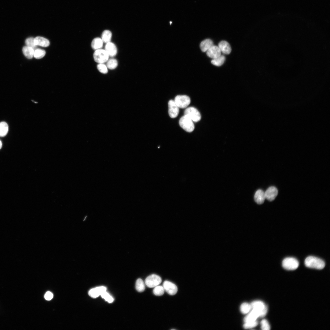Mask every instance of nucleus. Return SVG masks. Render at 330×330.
<instances>
[{
    "label": "nucleus",
    "mask_w": 330,
    "mask_h": 330,
    "mask_svg": "<svg viewBox=\"0 0 330 330\" xmlns=\"http://www.w3.org/2000/svg\"><path fill=\"white\" fill-rule=\"evenodd\" d=\"M305 266L310 268L318 270L323 269L325 265L324 261L321 259L314 256H309L305 259Z\"/></svg>",
    "instance_id": "1"
},
{
    "label": "nucleus",
    "mask_w": 330,
    "mask_h": 330,
    "mask_svg": "<svg viewBox=\"0 0 330 330\" xmlns=\"http://www.w3.org/2000/svg\"><path fill=\"white\" fill-rule=\"evenodd\" d=\"M179 123L180 127L187 132H192L194 129L193 121L186 115H185L181 117Z\"/></svg>",
    "instance_id": "2"
},
{
    "label": "nucleus",
    "mask_w": 330,
    "mask_h": 330,
    "mask_svg": "<svg viewBox=\"0 0 330 330\" xmlns=\"http://www.w3.org/2000/svg\"><path fill=\"white\" fill-rule=\"evenodd\" d=\"M282 266L285 269L294 270L297 269L299 266V262L297 259L293 257H287L282 261Z\"/></svg>",
    "instance_id": "3"
},
{
    "label": "nucleus",
    "mask_w": 330,
    "mask_h": 330,
    "mask_svg": "<svg viewBox=\"0 0 330 330\" xmlns=\"http://www.w3.org/2000/svg\"><path fill=\"white\" fill-rule=\"evenodd\" d=\"M93 56L95 61L99 64L104 63L107 62L109 57L106 51L101 49L96 50Z\"/></svg>",
    "instance_id": "4"
},
{
    "label": "nucleus",
    "mask_w": 330,
    "mask_h": 330,
    "mask_svg": "<svg viewBox=\"0 0 330 330\" xmlns=\"http://www.w3.org/2000/svg\"><path fill=\"white\" fill-rule=\"evenodd\" d=\"M184 115L189 117L193 121L197 122L201 119L200 112L195 108L193 107H189L185 110Z\"/></svg>",
    "instance_id": "5"
},
{
    "label": "nucleus",
    "mask_w": 330,
    "mask_h": 330,
    "mask_svg": "<svg viewBox=\"0 0 330 330\" xmlns=\"http://www.w3.org/2000/svg\"><path fill=\"white\" fill-rule=\"evenodd\" d=\"M162 280V279L160 276L156 274H152L146 278L145 283L148 287L152 288L160 284Z\"/></svg>",
    "instance_id": "6"
},
{
    "label": "nucleus",
    "mask_w": 330,
    "mask_h": 330,
    "mask_svg": "<svg viewBox=\"0 0 330 330\" xmlns=\"http://www.w3.org/2000/svg\"><path fill=\"white\" fill-rule=\"evenodd\" d=\"M174 101L179 108H183L187 107L190 104V99L187 96L179 95L175 97Z\"/></svg>",
    "instance_id": "7"
},
{
    "label": "nucleus",
    "mask_w": 330,
    "mask_h": 330,
    "mask_svg": "<svg viewBox=\"0 0 330 330\" xmlns=\"http://www.w3.org/2000/svg\"><path fill=\"white\" fill-rule=\"evenodd\" d=\"M164 290L169 295H174L178 291L177 286L174 284L169 281H165L163 284Z\"/></svg>",
    "instance_id": "8"
},
{
    "label": "nucleus",
    "mask_w": 330,
    "mask_h": 330,
    "mask_svg": "<svg viewBox=\"0 0 330 330\" xmlns=\"http://www.w3.org/2000/svg\"><path fill=\"white\" fill-rule=\"evenodd\" d=\"M168 105V113L170 116L171 118L177 117L179 113V109L174 101L172 100H170Z\"/></svg>",
    "instance_id": "9"
},
{
    "label": "nucleus",
    "mask_w": 330,
    "mask_h": 330,
    "mask_svg": "<svg viewBox=\"0 0 330 330\" xmlns=\"http://www.w3.org/2000/svg\"><path fill=\"white\" fill-rule=\"evenodd\" d=\"M278 193V190L276 187L270 186L265 192V199L269 201H272L275 199Z\"/></svg>",
    "instance_id": "10"
},
{
    "label": "nucleus",
    "mask_w": 330,
    "mask_h": 330,
    "mask_svg": "<svg viewBox=\"0 0 330 330\" xmlns=\"http://www.w3.org/2000/svg\"><path fill=\"white\" fill-rule=\"evenodd\" d=\"M106 287L103 286H99L93 288L89 290L88 294L90 296L95 298L98 297L106 291Z\"/></svg>",
    "instance_id": "11"
},
{
    "label": "nucleus",
    "mask_w": 330,
    "mask_h": 330,
    "mask_svg": "<svg viewBox=\"0 0 330 330\" xmlns=\"http://www.w3.org/2000/svg\"><path fill=\"white\" fill-rule=\"evenodd\" d=\"M207 54L209 57L214 59L221 55V51L218 46L213 45L207 51Z\"/></svg>",
    "instance_id": "12"
},
{
    "label": "nucleus",
    "mask_w": 330,
    "mask_h": 330,
    "mask_svg": "<svg viewBox=\"0 0 330 330\" xmlns=\"http://www.w3.org/2000/svg\"><path fill=\"white\" fill-rule=\"evenodd\" d=\"M109 56L114 57L117 53V48L115 45L111 42L107 43L105 46V50Z\"/></svg>",
    "instance_id": "13"
},
{
    "label": "nucleus",
    "mask_w": 330,
    "mask_h": 330,
    "mask_svg": "<svg viewBox=\"0 0 330 330\" xmlns=\"http://www.w3.org/2000/svg\"><path fill=\"white\" fill-rule=\"evenodd\" d=\"M251 309H254L260 311H267V308L262 302L260 301H255L252 302L250 304Z\"/></svg>",
    "instance_id": "14"
},
{
    "label": "nucleus",
    "mask_w": 330,
    "mask_h": 330,
    "mask_svg": "<svg viewBox=\"0 0 330 330\" xmlns=\"http://www.w3.org/2000/svg\"><path fill=\"white\" fill-rule=\"evenodd\" d=\"M218 47L220 51L225 54H229L231 51V48L229 44L226 41H222L218 44Z\"/></svg>",
    "instance_id": "15"
},
{
    "label": "nucleus",
    "mask_w": 330,
    "mask_h": 330,
    "mask_svg": "<svg viewBox=\"0 0 330 330\" xmlns=\"http://www.w3.org/2000/svg\"><path fill=\"white\" fill-rule=\"evenodd\" d=\"M265 199V192L262 190H258L255 193L254 195L255 201L258 204H262Z\"/></svg>",
    "instance_id": "16"
},
{
    "label": "nucleus",
    "mask_w": 330,
    "mask_h": 330,
    "mask_svg": "<svg viewBox=\"0 0 330 330\" xmlns=\"http://www.w3.org/2000/svg\"><path fill=\"white\" fill-rule=\"evenodd\" d=\"M34 42L37 46L46 47L50 45V42L47 39L41 36H37L34 38Z\"/></svg>",
    "instance_id": "17"
},
{
    "label": "nucleus",
    "mask_w": 330,
    "mask_h": 330,
    "mask_svg": "<svg viewBox=\"0 0 330 330\" xmlns=\"http://www.w3.org/2000/svg\"><path fill=\"white\" fill-rule=\"evenodd\" d=\"M213 45V43L212 40L209 39H207L201 42L200 47L202 51L205 52L207 51Z\"/></svg>",
    "instance_id": "18"
},
{
    "label": "nucleus",
    "mask_w": 330,
    "mask_h": 330,
    "mask_svg": "<svg viewBox=\"0 0 330 330\" xmlns=\"http://www.w3.org/2000/svg\"><path fill=\"white\" fill-rule=\"evenodd\" d=\"M34 49L29 46H24L22 49L23 53L24 55L28 59H31L34 57Z\"/></svg>",
    "instance_id": "19"
},
{
    "label": "nucleus",
    "mask_w": 330,
    "mask_h": 330,
    "mask_svg": "<svg viewBox=\"0 0 330 330\" xmlns=\"http://www.w3.org/2000/svg\"><path fill=\"white\" fill-rule=\"evenodd\" d=\"M103 42L99 38H94L92 41L91 46L92 48L95 50L100 49L103 46Z\"/></svg>",
    "instance_id": "20"
},
{
    "label": "nucleus",
    "mask_w": 330,
    "mask_h": 330,
    "mask_svg": "<svg viewBox=\"0 0 330 330\" xmlns=\"http://www.w3.org/2000/svg\"><path fill=\"white\" fill-rule=\"evenodd\" d=\"M112 36L111 32L109 30H105L102 33L101 39L103 42L107 43L110 42Z\"/></svg>",
    "instance_id": "21"
},
{
    "label": "nucleus",
    "mask_w": 330,
    "mask_h": 330,
    "mask_svg": "<svg viewBox=\"0 0 330 330\" xmlns=\"http://www.w3.org/2000/svg\"><path fill=\"white\" fill-rule=\"evenodd\" d=\"M9 127L7 124L5 122L0 123V137L5 136L7 134Z\"/></svg>",
    "instance_id": "22"
},
{
    "label": "nucleus",
    "mask_w": 330,
    "mask_h": 330,
    "mask_svg": "<svg viewBox=\"0 0 330 330\" xmlns=\"http://www.w3.org/2000/svg\"><path fill=\"white\" fill-rule=\"evenodd\" d=\"M225 57L222 55H221L218 57L213 59L211 61V63L216 66H221L224 62Z\"/></svg>",
    "instance_id": "23"
},
{
    "label": "nucleus",
    "mask_w": 330,
    "mask_h": 330,
    "mask_svg": "<svg viewBox=\"0 0 330 330\" xmlns=\"http://www.w3.org/2000/svg\"><path fill=\"white\" fill-rule=\"evenodd\" d=\"M135 288L136 290L139 292H142L145 290V283L141 279L139 278L137 280L136 282Z\"/></svg>",
    "instance_id": "24"
},
{
    "label": "nucleus",
    "mask_w": 330,
    "mask_h": 330,
    "mask_svg": "<svg viewBox=\"0 0 330 330\" xmlns=\"http://www.w3.org/2000/svg\"><path fill=\"white\" fill-rule=\"evenodd\" d=\"M118 65L117 60L114 58H111L107 61L106 66L108 68L113 69L116 68Z\"/></svg>",
    "instance_id": "25"
},
{
    "label": "nucleus",
    "mask_w": 330,
    "mask_h": 330,
    "mask_svg": "<svg viewBox=\"0 0 330 330\" xmlns=\"http://www.w3.org/2000/svg\"><path fill=\"white\" fill-rule=\"evenodd\" d=\"M251 309V304L247 302L243 303L240 306V311L243 314H245L249 313Z\"/></svg>",
    "instance_id": "26"
},
{
    "label": "nucleus",
    "mask_w": 330,
    "mask_h": 330,
    "mask_svg": "<svg viewBox=\"0 0 330 330\" xmlns=\"http://www.w3.org/2000/svg\"><path fill=\"white\" fill-rule=\"evenodd\" d=\"M46 54V52L44 50L40 49H37L35 50L34 57L37 59H40L43 57Z\"/></svg>",
    "instance_id": "27"
},
{
    "label": "nucleus",
    "mask_w": 330,
    "mask_h": 330,
    "mask_svg": "<svg viewBox=\"0 0 330 330\" xmlns=\"http://www.w3.org/2000/svg\"><path fill=\"white\" fill-rule=\"evenodd\" d=\"M164 291L163 286L157 285L154 287L153 292L155 295L161 296L163 294Z\"/></svg>",
    "instance_id": "28"
},
{
    "label": "nucleus",
    "mask_w": 330,
    "mask_h": 330,
    "mask_svg": "<svg viewBox=\"0 0 330 330\" xmlns=\"http://www.w3.org/2000/svg\"><path fill=\"white\" fill-rule=\"evenodd\" d=\"M102 298L109 303L114 301L113 298L106 291L103 293L101 295Z\"/></svg>",
    "instance_id": "29"
},
{
    "label": "nucleus",
    "mask_w": 330,
    "mask_h": 330,
    "mask_svg": "<svg viewBox=\"0 0 330 330\" xmlns=\"http://www.w3.org/2000/svg\"><path fill=\"white\" fill-rule=\"evenodd\" d=\"M25 43L27 46L31 47L34 49H35L37 46L35 45L34 42V38L30 37L27 38L25 40Z\"/></svg>",
    "instance_id": "30"
},
{
    "label": "nucleus",
    "mask_w": 330,
    "mask_h": 330,
    "mask_svg": "<svg viewBox=\"0 0 330 330\" xmlns=\"http://www.w3.org/2000/svg\"><path fill=\"white\" fill-rule=\"evenodd\" d=\"M243 325L244 328L245 329H249L256 326L258 324V321L256 320L252 321L244 322Z\"/></svg>",
    "instance_id": "31"
},
{
    "label": "nucleus",
    "mask_w": 330,
    "mask_h": 330,
    "mask_svg": "<svg viewBox=\"0 0 330 330\" xmlns=\"http://www.w3.org/2000/svg\"><path fill=\"white\" fill-rule=\"evenodd\" d=\"M97 68L99 71L103 74H106L108 72V68L103 63L99 64L97 65Z\"/></svg>",
    "instance_id": "32"
},
{
    "label": "nucleus",
    "mask_w": 330,
    "mask_h": 330,
    "mask_svg": "<svg viewBox=\"0 0 330 330\" xmlns=\"http://www.w3.org/2000/svg\"><path fill=\"white\" fill-rule=\"evenodd\" d=\"M261 328L262 330H269L270 327L267 321L265 319L262 320L261 322Z\"/></svg>",
    "instance_id": "33"
},
{
    "label": "nucleus",
    "mask_w": 330,
    "mask_h": 330,
    "mask_svg": "<svg viewBox=\"0 0 330 330\" xmlns=\"http://www.w3.org/2000/svg\"><path fill=\"white\" fill-rule=\"evenodd\" d=\"M53 297V293L50 291L47 292L44 295L45 299L48 301L51 300Z\"/></svg>",
    "instance_id": "34"
},
{
    "label": "nucleus",
    "mask_w": 330,
    "mask_h": 330,
    "mask_svg": "<svg viewBox=\"0 0 330 330\" xmlns=\"http://www.w3.org/2000/svg\"><path fill=\"white\" fill-rule=\"evenodd\" d=\"M2 142L0 140V149L2 148Z\"/></svg>",
    "instance_id": "35"
}]
</instances>
